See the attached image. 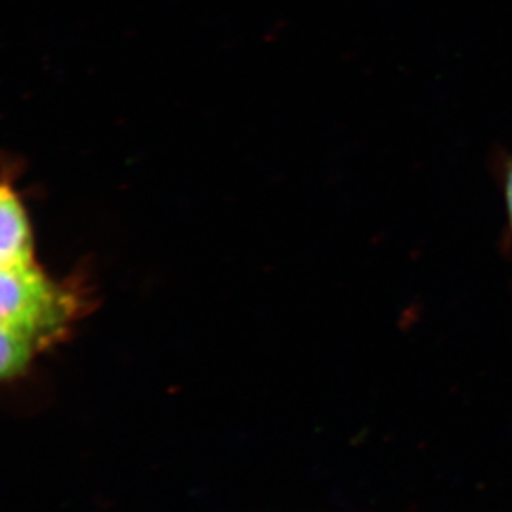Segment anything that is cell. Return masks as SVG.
Returning a JSON list of instances; mask_svg holds the SVG:
<instances>
[{"instance_id": "obj_2", "label": "cell", "mask_w": 512, "mask_h": 512, "mask_svg": "<svg viewBox=\"0 0 512 512\" xmlns=\"http://www.w3.org/2000/svg\"><path fill=\"white\" fill-rule=\"evenodd\" d=\"M34 266L29 220L19 198L7 185H0V270Z\"/></svg>"}, {"instance_id": "obj_3", "label": "cell", "mask_w": 512, "mask_h": 512, "mask_svg": "<svg viewBox=\"0 0 512 512\" xmlns=\"http://www.w3.org/2000/svg\"><path fill=\"white\" fill-rule=\"evenodd\" d=\"M42 346L44 343L29 331L0 325V380L20 375Z\"/></svg>"}, {"instance_id": "obj_1", "label": "cell", "mask_w": 512, "mask_h": 512, "mask_svg": "<svg viewBox=\"0 0 512 512\" xmlns=\"http://www.w3.org/2000/svg\"><path fill=\"white\" fill-rule=\"evenodd\" d=\"M72 311L70 296L35 265L0 270V325L29 331L45 345L64 330Z\"/></svg>"}, {"instance_id": "obj_4", "label": "cell", "mask_w": 512, "mask_h": 512, "mask_svg": "<svg viewBox=\"0 0 512 512\" xmlns=\"http://www.w3.org/2000/svg\"><path fill=\"white\" fill-rule=\"evenodd\" d=\"M504 197H506V208H508L509 225L512 232V160L509 163L506 178H504Z\"/></svg>"}]
</instances>
